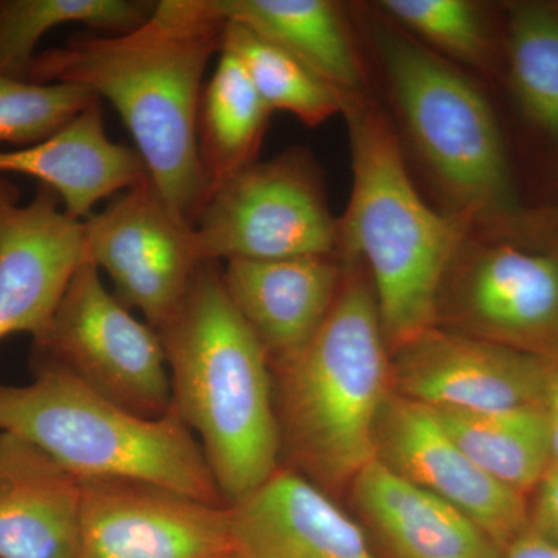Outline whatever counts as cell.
I'll return each instance as SVG.
<instances>
[{"label":"cell","instance_id":"d6a6232c","mask_svg":"<svg viewBox=\"0 0 558 558\" xmlns=\"http://www.w3.org/2000/svg\"><path fill=\"white\" fill-rule=\"evenodd\" d=\"M554 9H556L558 11V7H554Z\"/></svg>","mask_w":558,"mask_h":558},{"label":"cell","instance_id":"d4e9b609","mask_svg":"<svg viewBox=\"0 0 558 558\" xmlns=\"http://www.w3.org/2000/svg\"><path fill=\"white\" fill-rule=\"evenodd\" d=\"M510 80L521 108L558 140V11L539 3L513 7L509 17Z\"/></svg>","mask_w":558,"mask_h":558},{"label":"cell","instance_id":"4316f807","mask_svg":"<svg viewBox=\"0 0 558 558\" xmlns=\"http://www.w3.org/2000/svg\"><path fill=\"white\" fill-rule=\"evenodd\" d=\"M381 9L433 46L469 64L487 57L488 40L478 13L462 0H385Z\"/></svg>","mask_w":558,"mask_h":558},{"label":"cell","instance_id":"1f68e13d","mask_svg":"<svg viewBox=\"0 0 558 558\" xmlns=\"http://www.w3.org/2000/svg\"><path fill=\"white\" fill-rule=\"evenodd\" d=\"M554 248L558 250V244H556V247H554Z\"/></svg>","mask_w":558,"mask_h":558},{"label":"cell","instance_id":"ba28073f","mask_svg":"<svg viewBox=\"0 0 558 558\" xmlns=\"http://www.w3.org/2000/svg\"><path fill=\"white\" fill-rule=\"evenodd\" d=\"M35 347L40 357L58 363L137 416L159 418L172 411L170 371L159 332L106 289L89 259L73 275Z\"/></svg>","mask_w":558,"mask_h":558},{"label":"cell","instance_id":"ffe728a7","mask_svg":"<svg viewBox=\"0 0 558 558\" xmlns=\"http://www.w3.org/2000/svg\"><path fill=\"white\" fill-rule=\"evenodd\" d=\"M240 24L303 62L340 94H359L362 70L337 7L326 0H213Z\"/></svg>","mask_w":558,"mask_h":558},{"label":"cell","instance_id":"2e32d148","mask_svg":"<svg viewBox=\"0 0 558 558\" xmlns=\"http://www.w3.org/2000/svg\"><path fill=\"white\" fill-rule=\"evenodd\" d=\"M222 277L270 366L278 368L299 355L322 328L343 271L330 256H299L227 260Z\"/></svg>","mask_w":558,"mask_h":558},{"label":"cell","instance_id":"9a60e30c","mask_svg":"<svg viewBox=\"0 0 558 558\" xmlns=\"http://www.w3.org/2000/svg\"><path fill=\"white\" fill-rule=\"evenodd\" d=\"M229 513L236 558H381L359 524L292 469L279 468Z\"/></svg>","mask_w":558,"mask_h":558},{"label":"cell","instance_id":"30bf717a","mask_svg":"<svg viewBox=\"0 0 558 558\" xmlns=\"http://www.w3.org/2000/svg\"><path fill=\"white\" fill-rule=\"evenodd\" d=\"M80 558H220L231 553L227 505L142 481H83Z\"/></svg>","mask_w":558,"mask_h":558},{"label":"cell","instance_id":"cb8c5ba5","mask_svg":"<svg viewBox=\"0 0 558 558\" xmlns=\"http://www.w3.org/2000/svg\"><path fill=\"white\" fill-rule=\"evenodd\" d=\"M220 51L233 54L271 112L292 113L306 126H318L343 112L344 97L319 80L289 51L233 22H226Z\"/></svg>","mask_w":558,"mask_h":558},{"label":"cell","instance_id":"44dd1931","mask_svg":"<svg viewBox=\"0 0 558 558\" xmlns=\"http://www.w3.org/2000/svg\"><path fill=\"white\" fill-rule=\"evenodd\" d=\"M432 411L450 438L481 470L531 498L550 468L548 428L542 407Z\"/></svg>","mask_w":558,"mask_h":558},{"label":"cell","instance_id":"5bb4252c","mask_svg":"<svg viewBox=\"0 0 558 558\" xmlns=\"http://www.w3.org/2000/svg\"><path fill=\"white\" fill-rule=\"evenodd\" d=\"M468 255L457 312L469 336L531 354L557 351L558 250L494 244Z\"/></svg>","mask_w":558,"mask_h":558},{"label":"cell","instance_id":"484cf974","mask_svg":"<svg viewBox=\"0 0 558 558\" xmlns=\"http://www.w3.org/2000/svg\"><path fill=\"white\" fill-rule=\"evenodd\" d=\"M98 101L78 84L35 83L0 73V143L38 145Z\"/></svg>","mask_w":558,"mask_h":558},{"label":"cell","instance_id":"4fadbf2b","mask_svg":"<svg viewBox=\"0 0 558 558\" xmlns=\"http://www.w3.org/2000/svg\"><path fill=\"white\" fill-rule=\"evenodd\" d=\"M84 260L83 220L60 208L54 191L40 185L35 199L21 204L0 179V340L38 339Z\"/></svg>","mask_w":558,"mask_h":558},{"label":"cell","instance_id":"f546056e","mask_svg":"<svg viewBox=\"0 0 558 558\" xmlns=\"http://www.w3.org/2000/svg\"><path fill=\"white\" fill-rule=\"evenodd\" d=\"M501 558H558V546L527 531L502 550Z\"/></svg>","mask_w":558,"mask_h":558},{"label":"cell","instance_id":"f1b7e54d","mask_svg":"<svg viewBox=\"0 0 558 558\" xmlns=\"http://www.w3.org/2000/svg\"><path fill=\"white\" fill-rule=\"evenodd\" d=\"M545 359V389H543L542 410L548 428L550 465L558 468V349Z\"/></svg>","mask_w":558,"mask_h":558},{"label":"cell","instance_id":"4dcf8cb0","mask_svg":"<svg viewBox=\"0 0 558 558\" xmlns=\"http://www.w3.org/2000/svg\"><path fill=\"white\" fill-rule=\"evenodd\" d=\"M220 558H236V557H234L233 554L230 553V554H227V556H223V557H220Z\"/></svg>","mask_w":558,"mask_h":558},{"label":"cell","instance_id":"603a6c76","mask_svg":"<svg viewBox=\"0 0 558 558\" xmlns=\"http://www.w3.org/2000/svg\"><path fill=\"white\" fill-rule=\"evenodd\" d=\"M154 7L138 0H0V73L27 80L36 46L51 28L84 24L120 35L148 20Z\"/></svg>","mask_w":558,"mask_h":558},{"label":"cell","instance_id":"3957f363","mask_svg":"<svg viewBox=\"0 0 558 558\" xmlns=\"http://www.w3.org/2000/svg\"><path fill=\"white\" fill-rule=\"evenodd\" d=\"M352 191L339 220L340 245L365 260L388 348L398 351L436 328L447 274L468 234V216L435 211L411 182L384 116L347 94ZM339 245V247H340Z\"/></svg>","mask_w":558,"mask_h":558},{"label":"cell","instance_id":"8fae6325","mask_svg":"<svg viewBox=\"0 0 558 558\" xmlns=\"http://www.w3.org/2000/svg\"><path fill=\"white\" fill-rule=\"evenodd\" d=\"M377 459L449 502L505 550L529 529V498L488 476L427 407L388 396L377 422Z\"/></svg>","mask_w":558,"mask_h":558},{"label":"cell","instance_id":"ac0fdd59","mask_svg":"<svg viewBox=\"0 0 558 558\" xmlns=\"http://www.w3.org/2000/svg\"><path fill=\"white\" fill-rule=\"evenodd\" d=\"M0 172L31 175L57 193L64 211L86 220L98 202L149 179L138 153L106 134L100 101L46 142L0 150Z\"/></svg>","mask_w":558,"mask_h":558},{"label":"cell","instance_id":"8992f818","mask_svg":"<svg viewBox=\"0 0 558 558\" xmlns=\"http://www.w3.org/2000/svg\"><path fill=\"white\" fill-rule=\"evenodd\" d=\"M380 47L411 138L462 205V215L492 222L519 219L501 132L486 98L405 36L385 33Z\"/></svg>","mask_w":558,"mask_h":558},{"label":"cell","instance_id":"d6986e66","mask_svg":"<svg viewBox=\"0 0 558 558\" xmlns=\"http://www.w3.org/2000/svg\"><path fill=\"white\" fill-rule=\"evenodd\" d=\"M352 498L389 558H501L461 510L402 478L380 459L355 476Z\"/></svg>","mask_w":558,"mask_h":558},{"label":"cell","instance_id":"7c38bea8","mask_svg":"<svg viewBox=\"0 0 558 558\" xmlns=\"http://www.w3.org/2000/svg\"><path fill=\"white\" fill-rule=\"evenodd\" d=\"M395 355L391 391L429 410L542 407L543 355L438 328L399 348Z\"/></svg>","mask_w":558,"mask_h":558},{"label":"cell","instance_id":"52a82bcc","mask_svg":"<svg viewBox=\"0 0 558 558\" xmlns=\"http://www.w3.org/2000/svg\"><path fill=\"white\" fill-rule=\"evenodd\" d=\"M204 260L332 256L339 222L330 216L310 157L253 163L209 190L193 223Z\"/></svg>","mask_w":558,"mask_h":558},{"label":"cell","instance_id":"5b68a950","mask_svg":"<svg viewBox=\"0 0 558 558\" xmlns=\"http://www.w3.org/2000/svg\"><path fill=\"white\" fill-rule=\"evenodd\" d=\"M0 429L46 451L81 483L128 480L226 505L204 451L175 410L146 418L39 357L35 380L0 381Z\"/></svg>","mask_w":558,"mask_h":558},{"label":"cell","instance_id":"6da1fadb","mask_svg":"<svg viewBox=\"0 0 558 558\" xmlns=\"http://www.w3.org/2000/svg\"><path fill=\"white\" fill-rule=\"evenodd\" d=\"M226 21L213 0H161L134 31L75 36L36 53L28 81L78 84L120 113L149 180L193 227L209 185L197 143L202 80Z\"/></svg>","mask_w":558,"mask_h":558},{"label":"cell","instance_id":"e0dca14e","mask_svg":"<svg viewBox=\"0 0 558 558\" xmlns=\"http://www.w3.org/2000/svg\"><path fill=\"white\" fill-rule=\"evenodd\" d=\"M83 483L0 429V558H80Z\"/></svg>","mask_w":558,"mask_h":558},{"label":"cell","instance_id":"7402d4cb","mask_svg":"<svg viewBox=\"0 0 558 558\" xmlns=\"http://www.w3.org/2000/svg\"><path fill=\"white\" fill-rule=\"evenodd\" d=\"M270 113L241 62L220 51L197 113V143L209 190L255 163Z\"/></svg>","mask_w":558,"mask_h":558},{"label":"cell","instance_id":"83f0119b","mask_svg":"<svg viewBox=\"0 0 558 558\" xmlns=\"http://www.w3.org/2000/svg\"><path fill=\"white\" fill-rule=\"evenodd\" d=\"M529 532L558 546V468L550 465L529 498Z\"/></svg>","mask_w":558,"mask_h":558},{"label":"cell","instance_id":"7a4b0ae2","mask_svg":"<svg viewBox=\"0 0 558 558\" xmlns=\"http://www.w3.org/2000/svg\"><path fill=\"white\" fill-rule=\"evenodd\" d=\"M172 409L196 436L226 505L278 468L281 436L270 362L231 301L222 270L205 260L159 330Z\"/></svg>","mask_w":558,"mask_h":558},{"label":"cell","instance_id":"9c48e42d","mask_svg":"<svg viewBox=\"0 0 558 558\" xmlns=\"http://www.w3.org/2000/svg\"><path fill=\"white\" fill-rule=\"evenodd\" d=\"M86 259L112 279L116 296L159 330L175 314L205 263L193 227L150 180L83 220Z\"/></svg>","mask_w":558,"mask_h":558},{"label":"cell","instance_id":"277c9868","mask_svg":"<svg viewBox=\"0 0 558 558\" xmlns=\"http://www.w3.org/2000/svg\"><path fill=\"white\" fill-rule=\"evenodd\" d=\"M387 348L374 290L343 275L314 339L277 368L281 453L326 494L377 459V422L391 395Z\"/></svg>","mask_w":558,"mask_h":558}]
</instances>
